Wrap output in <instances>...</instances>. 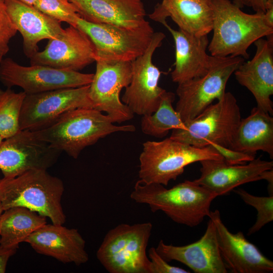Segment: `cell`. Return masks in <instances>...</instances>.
<instances>
[{
  "label": "cell",
  "mask_w": 273,
  "mask_h": 273,
  "mask_svg": "<svg viewBox=\"0 0 273 273\" xmlns=\"http://www.w3.org/2000/svg\"><path fill=\"white\" fill-rule=\"evenodd\" d=\"M135 202L148 205L153 212L161 211L174 222L195 227L210 213L217 195L207 188L186 180L170 189L156 183L138 180L130 193Z\"/></svg>",
  "instance_id": "1"
},
{
  "label": "cell",
  "mask_w": 273,
  "mask_h": 273,
  "mask_svg": "<svg viewBox=\"0 0 273 273\" xmlns=\"http://www.w3.org/2000/svg\"><path fill=\"white\" fill-rule=\"evenodd\" d=\"M135 130L133 125H116L107 114L82 108L68 111L47 127L31 133L51 148L77 159L84 148L108 135Z\"/></svg>",
  "instance_id": "2"
},
{
  "label": "cell",
  "mask_w": 273,
  "mask_h": 273,
  "mask_svg": "<svg viewBox=\"0 0 273 273\" xmlns=\"http://www.w3.org/2000/svg\"><path fill=\"white\" fill-rule=\"evenodd\" d=\"M213 12V35L208 50L215 57L249 58L248 49L260 38L273 34L263 12L250 14L230 0H211Z\"/></svg>",
  "instance_id": "3"
},
{
  "label": "cell",
  "mask_w": 273,
  "mask_h": 273,
  "mask_svg": "<svg viewBox=\"0 0 273 273\" xmlns=\"http://www.w3.org/2000/svg\"><path fill=\"white\" fill-rule=\"evenodd\" d=\"M64 184L47 170L33 169L13 178L0 179V201L4 211L20 206L49 218L55 224L66 221L61 199Z\"/></svg>",
  "instance_id": "4"
},
{
  "label": "cell",
  "mask_w": 273,
  "mask_h": 273,
  "mask_svg": "<svg viewBox=\"0 0 273 273\" xmlns=\"http://www.w3.org/2000/svg\"><path fill=\"white\" fill-rule=\"evenodd\" d=\"M139 157V176L142 181L167 186L184 171L185 168L203 160H224L212 146L198 148L166 138L148 141L143 145Z\"/></svg>",
  "instance_id": "5"
},
{
  "label": "cell",
  "mask_w": 273,
  "mask_h": 273,
  "mask_svg": "<svg viewBox=\"0 0 273 273\" xmlns=\"http://www.w3.org/2000/svg\"><path fill=\"white\" fill-rule=\"evenodd\" d=\"M152 229L150 222L115 226L97 250L98 260L110 273H150L147 248Z\"/></svg>",
  "instance_id": "6"
},
{
  "label": "cell",
  "mask_w": 273,
  "mask_h": 273,
  "mask_svg": "<svg viewBox=\"0 0 273 273\" xmlns=\"http://www.w3.org/2000/svg\"><path fill=\"white\" fill-rule=\"evenodd\" d=\"M240 109L230 92L211 104L194 118L184 122L185 127L172 130V139L196 147L210 144L230 148L241 121Z\"/></svg>",
  "instance_id": "7"
},
{
  "label": "cell",
  "mask_w": 273,
  "mask_h": 273,
  "mask_svg": "<svg viewBox=\"0 0 273 273\" xmlns=\"http://www.w3.org/2000/svg\"><path fill=\"white\" fill-rule=\"evenodd\" d=\"M244 62L240 56H211L206 74L178 84L176 92L178 100L175 109L183 121L194 118L215 100H220L225 93L230 77Z\"/></svg>",
  "instance_id": "8"
},
{
  "label": "cell",
  "mask_w": 273,
  "mask_h": 273,
  "mask_svg": "<svg viewBox=\"0 0 273 273\" xmlns=\"http://www.w3.org/2000/svg\"><path fill=\"white\" fill-rule=\"evenodd\" d=\"M75 27L93 42L96 60L107 61H132L145 52L154 33L147 21L139 27L129 29L92 23L79 17Z\"/></svg>",
  "instance_id": "9"
},
{
  "label": "cell",
  "mask_w": 273,
  "mask_h": 273,
  "mask_svg": "<svg viewBox=\"0 0 273 273\" xmlns=\"http://www.w3.org/2000/svg\"><path fill=\"white\" fill-rule=\"evenodd\" d=\"M89 86L26 94L20 113V130H41L68 111L82 108H94L88 96Z\"/></svg>",
  "instance_id": "10"
},
{
  "label": "cell",
  "mask_w": 273,
  "mask_h": 273,
  "mask_svg": "<svg viewBox=\"0 0 273 273\" xmlns=\"http://www.w3.org/2000/svg\"><path fill=\"white\" fill-rule=\"evenodd\" d=\"M93 76L94 74L45 65L25 66L9 58L0 62V81L8 88L20 87L26 94L88 85Z\"/></svg>",
  "instance_id": "11"
},
{
  "label": "cell",
  "mask_w": 273,
  "mask_h": 273,
  "mask_svg": "<svg viewBox=\"0 0 273 273\" xmlns=\"http://www.w3.org/2000/svg\"><path fill=\"white\" fill-rule=\"evenodd\" d=\"M96 62V72L88 90L94 108L105 112L114 123L131 119L134 114L119 97L122 89L131 81V62L97 59Z\"/></svg>",
  "instance_id": "12"
},
{
  "label": "cell",
  "mask_w": 273,
  "mask_h": 273,
  "mask_svg": "<svg viewBox=\"0 0 273 273\" xmlns=\"http://www.w3.org/2000/svg\"><path fill=\"white\" fill-rule=\"evenodd\" d=\"M165 37L161 32H154L145 52L131 62V81L121 101L133 114L144 116L155 112L166 91L158 85L161 72L152 61L155 51Z\"/></svg>",
  "instance_id": "13"
},
{
  "label": "cell",
  "mask_w": 273,
  "mask_h": 273,
  "mask_svg": "<svg viewBox=\"0 0 273 273\" xmlns=\"http://www.w3.org/2000/svg\"><path fill=\"white\" fill-rule=\"evenodd\" d=\"M61 152L34 138L30 131L20 130L0 145V170L7 178L30 170H47Z\"/></svg>",
  "instance_id": "14"
},
{
  "label": "cell",
  "mask_w": 273,
  "mask_h": 273,
  "mask_svg": "<svg viewBox=\"0 0 273 273\" xmlns=\"http://www.w3.org/2000/svg\"><path fill=\"white\" fill-rule=\"evenodd\" d=\"M96 58L94 46L88 36L70 25L60 37L50 39L43 51L29 59L30 65L78 71L96 62Z\"/></svg>",
  "instance_id": "15"
},
{
  "label": "cell",
  "mask_w": 273,
  "mask_h": 273,
  "mask_svg": "<svg viewBox=\"0 0 273 273\" xmlns=\"http://www.w3.org/2000/svg\"><path fill=\"white\" fill-rule=\"evenodd\" d=\"M208 217L215 225L219 249L227 269L233 273L272 272L273 262L248 241L243 232H230L218 210L211 211Z\"/></svg>",
  "instance_id": "16"
},
{
  "label": "cell",
  "mask_w": 273,
  "mask_h": 273,
  "mask_svg": "<svg viewBox=\"0 0 273 273\" xmlns=\"http://www.w3.org/2000/svg\"><path fill=\"white\" fill-rule=\"evenodd\" d=\"M155 248L168 262L178 261L194 272H228L219 249L215 226L210 218L204 234L197 241L187 245L174 246L166 244L161 240Z\"/></svg>",
  "instance_id": "17"
},
{
  "label": "cell",
  "mask_w": 273,
  "mask_h": 273,
  "mask_svg": "<svg viewBox=\"0 0 273 273\" xmlns=\"http://www.w3.org/2000/svg\"><path fill=\"white\" fill-rule=\"evenodd\" d=\"M254 42L256 50L252 59L235 71L237 81L254 96L257 107L273 115V34Z\"/></svg>",
  "instance_id": "18"
},
{
  "label": "cell",
  "mask_w": 273,
  "mask_h": 273,
  "mask_svg": "<svg viewBox=\"0 0 273 273\" xmlns=\"http://www.w3.org/2000/svg\"><path fill=\"white\" fill-rule=\"evenodd\" d=\"M200 176L194 181L214 192L217 196L229 194L246 183L264 179V172L273 169V161L255 158L247 164L230 165L224 160L199 162Z\"/></svg>",
  "instance_id": "19"
},
{
  "label": "cell",
  "mask_w": 273,
  "mask_h": 273,
  "mask_svg": "<svg viewBox=\"0 0 273 273\" xmlns=\"http://www.w3.org/2000/svg\"><path fill=\"white\" fill-rule=\"evenodd\" d=\"M25 242L37 253L64 263L80 265L89 259L85 249V241L78 230L62 224L46 223L31 234Z\"/></svg>",
  "instance_id": "20"
},
{
  "label": "cell",
  "mask_w": 273,
  "mask_h": 273,
  "mask_svg": "<svg viewBox=\"0 0 273 273\" xmlns=\"http://www.w3.org/2000/svg\"><path fill=\"white\" fill-rule=\"evenodd\" d=\"M9 16L23 38V49L30 58L37 52L39 42L56 39L64 31L61 23L42 13L33 6L18 0H4Z\"/></svg>",
  "instance_id": "21"
},
{
  "label": "cell",
  "mask_w": 273,
  "mask_h": 273,
  "mask_svg": "<svg viewBox=\"0 0 273 273\" xmlns=\"http://www.w3.org/2000/svg\"><path fill=\"white\" fill-rule=\"evenodd\" d=\"M81 18L92 23L133 29L145 23L141 0H71Z\"/></svg>",
  "instance_id": "22"
},
{
  "label": "cell",
  "mask_w": 273,
  "mask_h": 273,
  "mask_svg": "<svg viewBox=\"0 0 273 273\" xmlns=\"http://www.w3.org/2000/svg\"><path fill=\"white\" fill-rule=\"evenodd\" d=\"M149 17L161 24L170 17L179 29L195 36L207 35L212 30L211 0H162Z\"/></svg>",
  "instance_id": "23"
},
{
  "label": "cell",
  "mask_w": 273,
  "mask_h": 273,
  "mask_svg": "<svg viewBox=\"0 0 273 273\" xmlns=\"http://www.w3.org/2000/svg\"><path fill=\"white\" fill-rule=\"evenodd\" d=\"M163 24L171 34L175 43L174 68L172 80L179 84L203 76L208 71L211 55L207 53L209 44L207 35L195 36L180 29L175 30L167 22Z\"/></svg>",
  "instance_id": "24"
},
{
  "label": "cell",
  "mask_w": 273,
  "mask_h": 273,
  "mask_svg": "<svg viewBox=\"0 0 273 273\" xmlns=\"http://www.w3.org/2000/svg\"><path fill=\"white\" fill-rule=\"evenodd\" d=\"M259 108H253L250 114L241 119L230 149L244 153H267L273 158V117Z\"/></svg>",
  "instance_id": "25"
},
{
  "label": "cell",
  "mask_w": 273,
  "mask_h": 273,
  "mask_svg": "<svg viewBox=\"0 0 273 273\" xmlns=\"http://www.w3.org/2000/svg\"><path fill=\"white\" fill-rule=\"evenodd\" d=\"M47 217L27 208L16 206L4 210L0 216V244L17 249L33 232L47 223Z\"/></svg>",
  "instance_id": "26"
},
{
  "label": "cell",
  "mask_w": 273,
  "mask_h": 273,
  "mask_svg": "<svg viewBox=\"0 0 273 273\" xmlns=\"http://www.w3.org/2000/svg\"><path fill=\"white\" fill-rule=\"evenodd\" d=\"M174 100L175 94L166 90L157 110L152 114L143 116L141 127L144 133L161 138L170 130L185 127L179 114L172 106Z\"/></svg>",
  "instance_id": "27"
},
{
  "label": "cell",
  "mask_w": 273,
  "mask_h": 273,
  "mask_svg": "<svg viewBox=\"0 0 273 273\" xmlns=\"http://www.w3.org/2000/svg\"><path fill=\"white\" fill-rule=\"evenodd\" d=\"M26 94L0 89V136L5 140L20 131V116Z\"/></svg>",
  "instance_id": "28"
},
{
  "label": "cell",
  "mask_w": 273,
  "mask_h": 273,
  "mask_svg": "<svg viewBox=\"0 0 273 273\" xmlns=\"http://www.w3.org/2000/svg\"><path fill=\"white\" fill-rule=\"evenodd\" d=\"M247 205L255 208L257 212L255 222L249 229L248 235L250 236L273 220V195L259 197L253 195L243 189L233 190Z\"/></svg>",
  "instance_id": "29"
},
{
  "label": "cell",
  "mask_w": 273,
  "mask_h": 273,
  "mask_svg": "<svg viewBox=\"0 0 273 273\" xmlns=\"http://www.w3.org/2000/svg\"><path fill=\"white\" fill-rule=\"evenodd\" d=\"M33 6L60 23L65 22L75 27L80 17L75 7L69 0H37Z\"/></svg>",
  "instance_id": "30"
},
{
  "label": "cell",
  "mask_w": 273,
  "mask_h": 273,
  "mask_svg": "<svg viewBox=\"0 0 273 273\" xmlns=\"http://www.w3.org/2000/svg\"><path fill=\"white\" fill-rule=\"evenodd\" d=\"M150 260V273H189L187 270L169 264L157 252L155 247H151L148 252Z\"/></svg>",
  "instance_id": "31"
},
{
  "label": "cell",
  "mask_w": 273,
  "mask_h": 273,
  "mask_svg": "<svg viewBox=\"0 0 273 273\" xmlns=\"http://www.w3.org/2000/svg\"><path fill=\"white\" fill-rule=\"evenodd\" d=\"M209 145L214 148L221 155L225 163L230 165L245 164L255 158L256 154L244 153L215 144Z\"/></svg>",
  "instance_id": "32"
},
{
  "label": "cell",
  "mask_w": 273,
  "mask_h": 273,
  "mask_svg": "<svg viewBox=\"0 0 273 273\" xmlns=\"http://www.w3.org/2000/svg\"><path fill=\"white\" fill-rule=\"evenodd\" d=\"M17 32L7 11L4 0H0V40L9 43Z\"/></svg>",
  "instance_id": "33"
},
{
  "label": "cell",
  "mask_w": 273,
  "mask_h": 273,
  "mask_svg": "<svg viewBox=\"0 0 273 273\" xmlns=\"http://www.w3.org/2000/svg\"><path fill=\"white\" fill-rule=\"evenodd\" d=\"M267 0H233L232 3L240 8H251L255 12L265 13Z\"/></svg>",
  "instance_id": "34"
},
{
  "label": "cell",
  "mask_w": 273,
  "mask_h": 273,
  "mask_svg": "<svg viewBox=\"0 0 273 273\" xmlns=\"http://www.w3.org/2000/svg\"><path fill=\"white\" fill-rule=\"evenodd\" d=\"M17 250L7 249L0 244V273L6 272L8 260L16 253Z\"/></svg>",
  "instance_id": "35"
},
{
  "label": "cell",
  "mask_w": 273,
  "mask_h": 273,
  "mask_svg": "<svg viewBox=\"0 0 273 273\" xmlns=\"http://www.w3.org/2000/svg\"><path fill=\"white\" fill-rule=\"evenodd\" d=\"M264 16L266 24L273 28V0L267 1Z\"/></svg>",
  "instance_id": "36"
},
{
  "label": "cell",
  "mask_w": 273,
  "mask_h": 273,
  "mask_svg": "<svg viewBox=\"0 0 273 273\" xmlns=\"http://www.w3.org/2000/svg\"><path fill=\"white\" fill-rule=\"evenodd\" d=\"M9 50L8 43L0 40V62L3 60Z\"/></svg>",
  "instance_id": "37"
},
{
  "label": "cell",
  "mask_w": 273,
  "mask_h": 273,
  "mask_svg": "<svg viewBox=\"0 0 273 273\" xmlns=\"http://www.w3.org/2000/svg\"><path fill=\"white\" fill-rule=\"evenodd\" d=\"M24 4L30 6H33L37 0H18Z\"/></svg>",
  "instance_id": "38"
},
{
  "label": "cell",
  "mask_w": 273,
  "mask_h": 273,
  "mask_svg": "<svg viewBox=\"0 0 273 273\" xmlns=\"http://www.w3.org/2000/svg\"><path fill=\"white\" fill-rule=\"evenodd\" d=\"M3 211H4V209H3L2 203H1V202L0 201V216L2 215V214L3 213Z\"/></svg>",
  "instance_id": "39"
},
{
  "label": "cell",
  "mask_w": 273,
  "mask_h": 273,
  "mask_svg": "<svg viewBox=\"0 0 273 273\" xmlns=\"http://www.w3.org/2000/svg\"><path fill=\"white\" fill-rule=\"evenodd\" d=\"M3 139L2 138L1 136H0V145L1 144V143H2V142L3 141Z\"/></svg>",
  "instance_id": "40"
},
{
  "label": "cell",
  "mask_w": 273,
  "mask_h": 273,
  "mask_svg": "<svg viewBox=\"0 0 273 273\" xmlns=\"http://www.w3.org/2000/svg\"><path fill=\"white\" fill-rule=\"evenodd\" d=\"M69 1H70L71 0H69Z\"/></svg>",
  "instance_id": "41"
}]
</instances>
